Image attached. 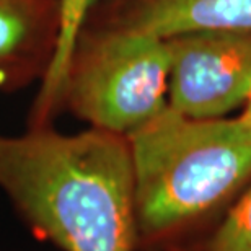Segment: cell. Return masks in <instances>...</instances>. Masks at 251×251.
<instances>
[{"label":"cell","instance_id":"8992f818","mask_svg":"<svg viewBox=\"0 0 251 251\" xmlns=\"http://www.w3.org/2000/svg\"><path fill=\"white\" fill-rule=\"evenodd\" d=\"M97 25L162 39L196 31L251 33V0H113Z\"/></svg>","mask_w":251,"mask_h":251},{"label":"cell","instance_id":"9c48e42d","mask_svg":"<svg viewBox=\"0 0 251 251\" xmlns=\"http://www.w3.org/2000/svg\"><path fill=\"white\" fill-rule=\"evenodd\" d=\"M170 251H193V250H189L186 247H176V248H172Z\"/></svg>","mask_w":251,"mask_h":251},{"label":"cell","instance_id":"277c9868","mask_svg":"<svg viewBox=\"0 0 251 251\" xmlns=\"http://www.w3.org/2000/svg\"><path fill=\"white\" fill-rule=\"evenodd\" d=\"M168 104L191 118H224L251 85V33L196 31L168 38Z\"/></svg>","mask_w":251,"mask_h":251},{"label":"cell","instance_id":"6da1fadb","mask_svg":"<svg viewBox=\"0 0 251 251\" xmlns=\"http://www.w3.org/2000/svg\"><path fill=\"white\" fill-rule=\"evenodd\" d=\"M0 189L38 238L62 251H137L127 137L54 126L0 134Z\"/></svg>","mask_w":251,"mask_h":251},{"label":"cell","instance_id":"7a4b0ae2","mask_svg":"<svg viewBox=\"0 0 251 251\" xmlns=\"http://www.w3.org/2000/svg\"><path fill=\"white\" fill-rule=\"evenodd\" d=\"M137 251H170L251 183V127L168 106L127 135Z\"/></svg>","mask_w":251,"mask_h":251},{"label":"cell","instance_id":"52a82bcc","mask_svg":"<svg viewBox=\"0 0 251 251\" xmlns=\"http://www.w3.org/2000/svg\"><path fill=\"white\" fill-rule=\"evenodd\" d=\"M181 247L193 251H251V183L225 210L220 224L199 250Z\"/></svg>","mask_w":251,"mask_h":251},{"label":"cell","instance_id":"5b68a950","mask_svg":"<svg viewBox=\"0 0 251 251\" xmlns=\"http://www.w3.org/2000/svg\"><path fill=\"white\" fill-rule=\"evenodd\" d=\"M62 0H0V93L39 82L56 62Z\"/></svg>","mask_w":251,"mask_h":251},{"label":"cell","instance_id":"3957f363","mask_svg":"<svg viewBox=\"0 0 251 251\" xmlns=\"http://www.w3.org/2000/svg\"><path fill=\"white\" fill-rule=\"evenodd\" d=\"M168 80L167 39L85 23L65 69L61 111L127 137L168 106Z\"/></svg>","mask_w":251,"mask_h":251},{"label":"cell","instance_id":"ba28073f","mask_svg":"<svg viewBox=\"0 0 251 251\" xmlns=\"http://www.w3.org/2000/svg\"><path fill=\"white\" fill-rule=\"evenodd\" d=\"M243 104H245V109H243V113L240 114V118H242L243 121L251 127V85H250V90H248L247 98H245Z\"/></svg>","mask_w":251,"mask_h":251}]
</instances>
